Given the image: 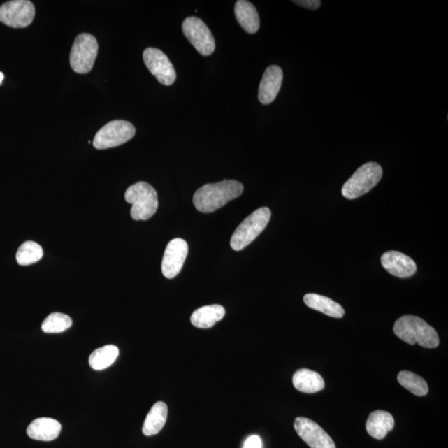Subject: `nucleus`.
<instances>
[{
  "instance_id": "f257e3e1",
  "label": "nucleus",
  "mask_w": 448,
  "mask_h": 448,
  "mask_svg": "<svg viewBox=\"0 0 448 448\" xmlns=\"http://www.w3.org/2000/svg\"><path fill=\"white\" fill-rule=\"evenodd\" d=\"M243 192V185L237 180H225L219 183L207 184L195 192L193 202L199 212L210 214L237 198Z\"/></svg>"
},
{
  "instance_id": "f03ea898",
  "label": "nucleus",
  "mask_w": 448,
  "mask_h": 448,
  "mask_svg": "<svg viewBox=\"0 0 448 448\" xmlns=\"http://www.w3.org/2000/svg\"><path fill=\"white\" fill-rule=\"evenodd\" d=\"M393 332L399 339L411 345L419 344L424 348L433 349L439 345L435 329L419 317L398 318L394 324Z\"/></svg>"
},
{
  "instance_id": "7ed1b4c3",
  "label": "nucleus",
  "mask_w": 448,
  "mask_h": 448,
  "mask_svg": "<svg viewBox=\"0 0 448 448\" xmlns=\"http://www.w3.org/2000/svg\"><path fill=\"white\" fill-rule=\"evenodd\" d=\"M125 198L132 205L131 215L134 220H148L158 210L157 193L153 186L146 182H138L130 186L126 192Z\"/></svg>"
},
{
  "instance_id": "20e7f679",
  "label": "nucleus",
  "mask_w": 448,
  "mask_h": 448,
  "mask_svg": "<svg viewBox=\"0 0 448 448\" xmlns=\"http://www.w3.org/2000/svg\"><path fill=\"white\" fill-rule=\"evenodd\" d=\"M382 175V167L378 163L368 162L345 182L341 192L345 198L356 199L375 188Z\"/></svg>"
},
{
  "instance_id": "39448f33",
  "label": "nucleus",
  "mask_w": 448,
  "mask_h": 448,
  "mask_svg": "<svg viewBox=\"0 0 448 448\" xmlns=\"http://www.w3.org/2000/svg\"><path fill=\"white\" fill-rule=\"evenodd\" d=\"M270 210L268 208H260L238 226L231 238L230 245L235 251L243 250L267 227L270 219Z\"/></svg>"
},
{
  "instance_id": "423d86ee",
  "label": "nucleus",
  "mask_w": 448,
  "mask_h": 448,
  "mask_svg": "<svg viewBox=\"0 0 448 448\" xmlns=\"http://www.w3.org/2000/svg\"><path fill=\"white\" fill-rule=\"evenodd\" d=\"M99 53V43L89 34H81L75 38L70 52V65L75 73H90Z\"/></svg>"
},
{
  "instance_id": "0eeeda50",
  "label": "nucleus",
  "mask_w": 448,
  "mask_h": 448,
  "mask_svg": "<svg viewBox=\"0 0 448 448\" xmlns=\"http://www.w3.org/2000/svg\"><path fill=\"white\" fill-rule=\"evenodd\" d=\"M136 134V128L131 122L123 120L110 122L96 133L93 146L97 150L117 147L127 143Z\"/></svg>"
},
{
  "instance_id": "6e6552de",
  "label": "nucleus",
  "mask_w": 448,
  "mask_h": 448,
  "mask_svg": "<svg viewBox=\"0 0 448 448\" xmlns=\"http://www.w3.org/2000/svg\"><path fill=\"white\" fill-rule=\"evenodd\" d=\"M182 29L190 43L203 56H210L215 50V40L210 29L197 17H189L182 24Z\"/></svg>"
},
{
  "instance_id": "1a4fd4ad",
  "label": "nucleus",
  "mask_w": 448,
  "mask_h": 448,
  "mask_svg": "<svg viewBox=\"0 0 448 448\" xmlns=\"http://www.w3.org/2000/svg\"><path fill=\"white\" fill-rule=\"evenodd\" d=\"M35 7L28 0H13L0 6V22L11 28H26L32 24Z\"/></svg>"
},
{
  "instance_id": "9d476101",
  "label": "nucleus",
  "mask_w": 448,
  "mask_h": 448,
  "mask_svg": "<svg viewBox=\"0 0 448 448\" xmlns=\"http://www.w3.org/2000/svg\"><path fill=\"white\" fill-rule=\"evenodd\" d=\"M145 64L159 83L171 86L175 82L176 72L168 57L158 48H148L143 52Z\"/></svg>"
},
{
  "instance_id": "9b49d317",
  "label": "nucleus",
  "mask_w": 448,
  "mask_h": 448,
  "mask_svg": "<svg viewBox=\"0 0 448 448\" xmlns=\"http://www.w3.org/2000/svg\"><path fill=\"white\" fill-rule=\"evenodd\" d=\"M294 428L310 448H336L329 434L312 420L299 417L295 420Z\"/></svg>"
},
{
  "instance_id": "f8f14e48",
  "label": "nucleus",
  "mask_w": 448,
  "mask_h": 448,
  "mask_svg": "<svg viewBox=\"0 0 448 448\" xmlns=\"http://www.w3.org/2000/svg\"><path fill=\"white\" fill-rule=\"evenodd\" d=\"M188 250V244L184 239L175 238L168 243L161 265L164 276L172 279L180 273L187 257Z\"/></svg>"
},
{
  "instance_id": "ddd939ff",
  "label": "nucleus",
  "mask_w": 448,
  "mask_h": 448,
  "mask_svg": "<svg viewBox=\"0 0 448 448\" xmlns=\"http://www.w3.org/2000/svg\"><path fill=\"white\" fill-rule=\"evenodd\" d=\"M383 268L390 274L399 278L414 276L417 270L415 261L400 252L389 251L381 256Z\"/></svg>"
},
{
  "instance_id": "4468645a",
  "label": "nucleus",
  "mask_w": 448,
  "mask_h": 448,
  "mask_svg": "<svg viewBox=\"0 0 448 448\" xmlns=\"http://www.w3.org/2000/svg\"><path fill=\"white\" fill-rule=\"evenodd\" d=\"M283 73L280 66L272 65L266 69L259 85V99L263 105H268L276 99L280 92Z\"/></svg>"
},
{
  "instance_id": "2eb2a0df",
  "label": "nucleus",
  "mask_w": 448,
  "mask_h": 448,
  "mask_svg": "<svg viewBox=\"0 0 448 448\" xmlns=\"http://www.w3.org/2000/svg\"><path fill=\"white\" fill-rule=\"evenodd\" d=\"M62 425L53 419L39 418L33 421L27 428V434L34 440L50 442L59 436Z\"/></svg>"
},
{
  "instance_id": "dca6fc26",
  "label": "nucleus",
  "mask_w": 448,
  "mask_h": 448,
  "mask_svg": "<svg viewBox=\"0 0 448 448\" xmlns=\"http://www.w3.org/2000/svg\"><path fill=\"white\" fill-rule=\"evenodd\" d=\"M235 16L242 28L248 34H255L260 28V19L256 7L247 0L235 3Z\"/></svg>"
},
{
  "instance_id": "f3484780",
  "label": "nucleus",
  "mask_w": 448,
  "mask_h": 448,
  "mask_svg": "<svg viewBox=\"0 0 448 448\" xmlns=\"http://www.w3.org/2000/svg\"><path fill=\"white\" fill-rule=\"evenodd\" d=\"M393 417L389 412L376 410L371 412L366 422V430L372 438L383 439L393 428Z\"/></svg>"
},
{
  "instance_id": "a211bd4d",
  "label": "nucleus",
  "mask_w": 448,
  "mask_h": 448,
  "mask_svg": "<svg viewBox=\"0 0 448 448\" xmlns=\"http://www.w3.org/2000/svg\"><path fill=\"white\" fill-rule=\"evenodd\" d=\"M294 387L300 392L314 393L325 387V381L317 372L308 369L297 370L292 378Z\"/></svg>"
},
{
  "instance_id": "6ab92c4d",
  "label": "nucleus",
  "mask_w": 448,
  "mask_h": 448,
  "mask_svg": "<svg viewBox=\"0 0 448 448\" xmlns=\"http://www.w3.org/2000/svg\"><path fill=\"white\" fill-rule=\"evenodd\" d=\"M225 313L224 308L220 305H205L194 312L190 321L195 327L208 329L220 321L224 317Z\"/></svg>"
},
{
  "instance_id": "aec40b11",
  "label": "nucleus",
  "mask_w": 448,
  "mask_h": 448,
  "mask_svg": "<svg viewBox=\"0 0 448 448\" xmlns=\"http://www.w3.org/2000/svg\"><path fill=\"white\" fill-rule=\"evenodd\" d=\"M304 303L308 308L318 310L331 317L341 318L345 315L344 308L329 297L309 294L304 296Z\"/></svg>"
},
{
  "instance_id": "412c9836",
  "label": "nucleus",
  "mask_w": 448,
  "mask_h": 448,
  "mask_svg": "<svg viewBox=\"0 0 448 448\" xmlns=\"http://www.w3.org/2000/svg\"><path fill=\"white\" fill-rule=\"evenodd\" d=\"M168 416V407L165 403L157 402L146 416L142 432L145 436H153L161 432L165 426Z\"/></svg>"
},
{
  "instance_id": "4be33fe9",
  "label": "nucleus",
  "mask_w": 448,
  "mask_h": 448,
  "mask_svg": "<svg viewBox=\"0 0 448 448\" xmlns=\"http://www.w3.org/2000/svg\"><path fill=\"white\" fill-rule=\"evenodd\" d=\"M119 349L117 346L108 345L93 352L89 357V365L93 370H103L117 361Z\"/></svg>"
},
{
  "instance_id": "5701e85b",
  "label": "nucleus",
  "mask_w": 448,
  "mask_h": 448,
  "mask_svg": "<svg viewBox=\"0 0 448 448\" xmlns=\"http://www.w3.org/2000/svg\"><path fill=\"white\" fill-rule=\"evenodd\" d=\"M398 381L403 388L417 396H425L428 393V386L425 380L411 371L403 370L399 373Z\"/></svg>"
},
{
  "instance_id": "b1692460",
  "label": "nucleus",
  "mask_w": 448,
  "mask_h": 448,
  "mask_svg": "<svg viewBox=\"0 0 448 448\" xmlns=\"http://www.w3.org/2000/svg\"><path fill=\"white\" fill-rule=\"evenodd\" d=\"M43 250L38 243L27 241L22 244L17 252V263L20 266H29L38 263L42 259Z\"/></svg>"
},
{
  "instance_id": "393cba45",
  "label": "nucleus",
  "mask_w": 448,
  "mask_h": 448,
  "mask_svg": "<svg viewBox=\"0 0 448 448\" xmlns=\"http://www.w3.org/2000/svg\"><path fill=\"white\" fill-rule=\"evenodd\" d=\"M73 325L72 319L59 312L52 313L42 324V330L45 333H61L68 330Z\"/></svg>"
},
{
  "instance_id": "a878e982",
  "label": "nucleus",
  "mask_w": 448,
  "mask_h": 448,
  "mask_svg": "<svg viewBox=\"0 0 448 448\" xmlns=\"http://www.w3.org/2000/svg\"><path fill=\"white\" fill-rule=\"evenodd\" d=\"M297 6L308 8L310 10H316L321 6V2L320 0H298V1H294Z\"/></svg>"
},
{
  "instance_id": "bb28decb",
  "label": "nucleus",
  "mask_w": 448,
  "mask_h": 448,
  "mask_svg": "<svg viewBox=\"0 0 448 448\" xmlns=\"http://www.w3.org/2000/svg\"><path fill=\"white\" fill-rule=\"evenodd\" d=\"M263 447V443L260 437L256 435H252L248 438L244 443L243 448H261Z\"/></svg>"
},
{
  "instance_id": "cd10ccee",
  "label": "nucleus",
  "mask_w": 448,
  "mask_h": 448,
  "mask_svg": "<svg viewBox=\"0 0 448 448\" xmlns=\"http://www.w3.org/2000/svg\"><path fill=\"white\" fill-rule=\"evenodd\" d=\"M4 79V75L3 73L0 72V85H1L2 82L3 81Z\"/></svg>"
}]
</instances>
